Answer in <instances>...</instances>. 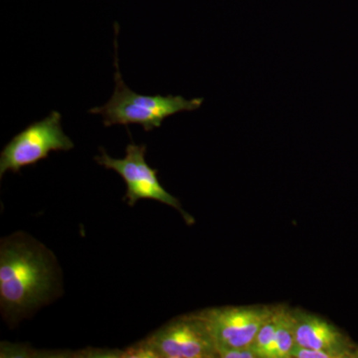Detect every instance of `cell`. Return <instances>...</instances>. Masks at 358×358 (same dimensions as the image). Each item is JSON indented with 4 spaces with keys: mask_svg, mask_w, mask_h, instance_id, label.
Instances as JSON below:
<instances>
[{
    "mask_svg": "<svg viewBox=\"0 0 358 358\" xmlns=\"http://www.w3.org/2000/svg\"><path fill=\"white\" fill-rule=\"evenodd\" d=\"M59 268L43 245L24 234L1 241L0 306L4 319L14 324L57 294Z\"/></svg>",
    "mask_w": 358,
    "mask_h": 358,
    "instance_id": "1",
    "label": "cell"
},
{
    "mask_svg": "<svg viewBox=\"0 0 358 358\" xmlns=\"http://www.w3.org/2000/svg\"><path fill=\"white\" fill-rule=\"evenodd\" d=\"M115 82L114 94L109 102L102 107L89 110L92 114L101 115L106 127L114 124H141L145 131L160 128L166 117L183 110L199 109L203 99L185 100L181 96H145L134 93L122 80L117 58V42L115 41Z\"/></svg>",
    "mask_w": 358,
    "mask_h": 358,
    "instance_id": "2",
    "label": "cell"
},
{
    "mask_svg": "<svg viewBox=\"0 0 358 358\" xmlns=\"http://www.w3.org/2000/svg\"><path fill=\"white\" fill-rule=\"evenodd\" d=\"M129 357L215 358L217 348L208 327L197 313L167 322L145 341L129 348Z\"/></svg>",
    "mask_w": 358,
    "mask_h": 358,
    "instance_id": "3",
    "label": "cell"
},
{
    "mask_svg": "<svg viewBox=\"0 0 358 358\" xmlns=\"http://www.w3.org/2000/svg\"><path fill=\"white\" fill-rule=\"evenodd\" d=\"M62 115L53 110L48 117L33 122L9 141L0 155V176L6 171L20 173L34 166L52 152H67L75 147L61 124Z\"/></svg>",
    "mask_w": 358,
    "mask_h": 358,
    "instance_id": "4",
    "label": "cell"
},
{
    "mask_svg": "<svg viewBox=\"0 0 358 358\" xmlns=\"http://www.w3.org/2000/svg\"><path fill=\"white\" fill-rule=\"evenodd\" d=\"M102 155L95 157L100 166L112 169L119 173L127 185L124 200H128L129 206H134L138 200L152 199L173 207L180 212L188 224L193 222V218L181 208L180 202L164 189L157 178V169H152L145 160L147 145L129 143L126 148L124 159H113L100 148Z\"/></svg>",
    "mask_w": 358,
    "mask_h": 358,
    "instance_id": "5",
    "label": "cell"
},
{
    "mask_svg": "<svg viewBox=\"0 0 358 358\" xmlns=\"http://www.w3.org/2000/svg\"><path fill=\"white\" fill-rule=\"evenodd\" d=\"M277 308L226 306L205 308L197 315L208 327L219 353L225 348H250L261 327L275 315Z\"/></svg>",
    "mask_w": 358,
    "mask_h": 358,
    "instance_id": "6",
    "label": "cell"
},
{
    "mask_svg": "<svg viewBox=\"0 0 358 358\" xmlns=\"http://www.w3.org/2000/svg\"><path fill=\"white\" fill-rule=\"evenodd\" d=\"M296 345L322 350L329 358H358V343L319 315L293 308Z\"/></svg>",
    "mask_w": 358,
    "mask_h": 358,
    "instance_id": "7",
    "label": "cell"
},
{
    "mask_svg": "<svg viewBox=\"0 0 358 358\" xmlns=\"http://www.w3.org/2000/svg\"><path fill=\"white\" fill-rule=\"evenodd\" d=\"M274 358H292L296 346L293 308L278 306Z\"/></svg>",
    "mask_w": 358,
    "mask_h": 358,
    "instance_id": "8",
    "label": "cell"
},
{
    "mask_svg": "<svg viewBox=\"0 0 358 358\" xmlns=\"http://www.w3.org/2000/svg\"><path fill=\"white\" fill-rule=\"evenodd\" d=\"M277 312L278 308L275 315L261 327L250 346L258 358H274Z\"/></svg>",
    "mask_w": 358,
    "mask_h": 358,
    "instance_id": "9",
    "label": "cell"
},
{
    "mask_svg": "<svg viewBox=\"0 0 358 358\" xmlns=\"http://www.w3.org/2000/svg\"><path fill=\"white\" fill-rule=\"evenodd\" d=\"M218 355L222 358H258L251 348H225Z\"/></svg>",
    "mask_w": 358,
    "mask_h": 358,
    "instance_id": "10",
    "label": "cell"
}]
</instances>
